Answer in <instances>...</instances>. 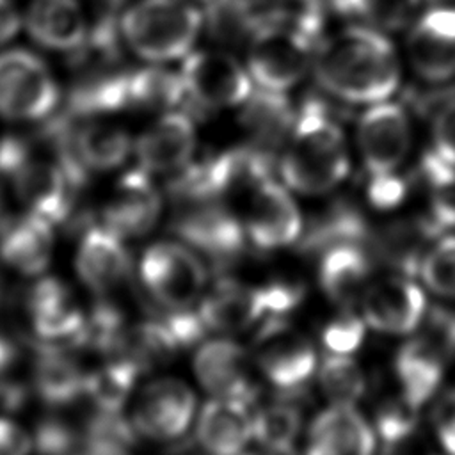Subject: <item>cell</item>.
<instances>
[{
	"instance_id": "1",
	"label": "cell",
	"mask_w": 455,
	"mask_h": 455,
	"mask_svg": "<svg viewBox=\"0 0 455 455\" xmlns=\"http://www.w3.org/2000/svg\"><path fill=\"white\" fill-rule=\"evenodd\" d=\"M313 69L320 85L352 103L387 100L400 82V62L387 37L373 28L347 27L318 48Z\"/></svg>"
},
{
	"instance_id": "2",
	"label": "cell",
	"mask_w": 455,
	"mask_h": 455,
	"mask_svg": "<svg viewBox=\"0 0 455 455\" xmlns=\"http://www.w3.org/2000/svg\"><path fill=\"white\" fill-rule=\"evenodd\" d=\"M348 171V148L338 123L315 105L302 108L281 156L284 185L304 196H320L336 188Z\"/></svg>"
},
{
	"instance_id": "3",
	"label": "cell",
	"mask_w": 455,
	"mask_h": 455,
	"mask_svg": "<svg viewBox=\"0 0 455 455\" xmlns=\"http://www.w3.org/2000/svg\"><path fill=\"white\" fill-rule=\"evenodd\" d=\"M201 12L187 0H137L121 18V34L144 60L169 62L192 52Z\"/></svg>"
},
{
	"instance_id": "4",
	"label": "cell",
	"mask_w": 455,
	"mask_h": 455,
	"mask_svg": "<svg viewBox=\"0 0 455 455\" xmlns=\"http://www.w3.org/2000/svg\"><path fill=\"white\" fill-rule=\"evenodd\" d=\"M309 30L311 25L306 21L259 25L247 50V71L252 82L277 92L297 85L315 59Z\"/></svg>"
},
{
	"instance_id": "5",
	"label": "cell",
	"mask_w": 455,
	"mask_h": 455,
	"mask_svg": "<svg viewBox=\"0 0 455 455\" xmlns=\"http://www.w3.org/2000/svg\"><path fill=\"white\" fill-rule=\"evenodd\" d=\"M59 101V84L39 55L25 48L0 52V117L14 123L46 121Z\"/></svg>"
},
{
	"instance_id": "6",
	"label": "cell",
	"mask_w": 455,
	"mask_h": 455,
	"mask_svg": "<svg viewBox=\"0 0 455 455\" xmlns=\"http://www.w3.org/2000/svg\"><path fill=\"white\" fill-rule=\"evenodd\" d=\"M140 279L149 295L165 309H192L206 288L201 258L180 242L149 245L139 263Z\"/></svg>"
},
{
	"instance_id": "7",
	"label": "cell",
	"mask_w": 455,
	"mask_h": 455,
	"mask_svg": "<svg viewBox=\"0 0 455 455\" xmlns=\"http://www.w3.org/2000/svg\"><path fill=\"white\" fill-rule=\"evenodd\" d=\"M252 361L281 389L307 382L316 368V352L306 334L281 318L267 320L252 338Z\"/></svg>"
},
{
	"instance_id": "8",
	"label": "cell",
	"mask_w": 455,
	"mask_h": 455,
	"mask_svg": "<svg viewBox=\"0 0 455 455\" xmlns=\"http://www.w3.org/2000/svg\"><path fill=\"white\" fill-rule=\"evenodd\" d=\"M180 76L185 92L212 108L242 105L254 91L249 71L235 57L217 50L187 53Z\"/></svg>"
},
{
	"instance_id": "9",
	"label": "cell",
	"mask_w": 455,
	"mask_h": 455,
	"mask_svg": "<svg viewBox=\"0 0 455 455\" xmlns=\"http://www.w3.org/2000/svg\"><path fill=\"white\" fill-rule=\"evenodd\" d=\"M194 412V391L180 379L162 377L148 382L137 393L132 427L148 439L172 441L187 432Z\"/></svg>"
},
{
	"instance_id": "10",
	"label": "cell",
	"mask_w": 455,
	"mask_h": 455,
	"mask_svg": "<svg viewBox=\"0 0 455 455\" xmlns=\"http://www.w3.org/2000/svg\"><path fill=\"white\" fill-rule=\"evenodd\" d=\"M411 121L393 101L371 103L357 123V146L370 174L395 172L409 155Z\"/></svg>"
},
{
	"instance_id": "11",
	"label": "cell",
	"mask_w": 455,
	"mask_h": 455,
	"mask_svg": "<svg viewBox=\"0 0 455 455\" xmlns=\"http://www.w3.org/2000/svg\"><path fill=\"white\" fill-rule=\"evenodd\" d=\"M172 231L212 258L231 261L245 247V228L220 201L187 203L172 219Z\"/></svg>"
},
{
	"instance_id": "12",
	"label": "cell",
	"mask_w": 455,
	"mask_h": 455,
	"mask_svg": "<svg viewBox=\"0 0 455 455\" xmlns=\"http://www.w3.org/2000/svg\"><path fill=\"white\" fill-rule=\"evenodd\" d=\"M25 315L43 347H66L84 339L87 320L71 291L57 279L39 277L32 284L25 299Z\"/></svg>"
},
{
	"instance_id": "13",
	"label": "cell",
	"mask_w": 455,
	"mask_h": 455,
	"mask_svg": "<svg viewBox=\"0 0 455 455\" xmlns=\"http://www.w3.org/2000/svg\"><path fill=\"white\" fill-rule=\"evenodd\" d=\"M407 59L427 82L455 76V7H432L414 20L407 34Z\"/></svg>"
},
{
	"instance_id": "14",
	"label": "cell",
	"mask_w": 455,
	"mask_h": 455,
	"mask_svg": "<svg viewBox=\"0 0 455 455\" xmlns=\"http://www.w3.org/2000/svg\"><path fill=\"white\" fill-rule=\"evenodd\" d=\"M75 270L92 293L105 297L117 291L132 274L124 238L105 224L87 228L76 247Z\"/></svg>"
},
{
	"instance_id": "15",
	"label": "cell",
	"mask_w": 455,
	"mask_h": 455,
	"mask_svg": "<svg viewBox=\"0 0 455 455\" xmlns=\"http://www.w3.org/2000/svg\"><path fill=\"white\" fill-rule=\"evenodd\" d=\"M366 325L386 334H409L427 315V299L419 284L402 274L370 284L361 299Z\"/></svg>"
},
{
	"instance_id": "16",
	"label": "cell",
	"mask_w": 455,
	"mask_h": 455,
	"mask_svg": "<svg viewBox=\"0 0 455 455\" xmlns=\"http://www.w3.org/2000/svg\"><path fill=\"white\" fill-rule=\"evenodd\" d=\"M302 217L286 188L272 180L249 194L245 233L259 249H281L299 240Z\"/></svg>"
},
{
	"instance_id": "17",
	"label": "cell",
	"mask_w": 455,
	"mask_h": 455,
	"mask_svg": "<svg viewBox=\"0 0 455 455\" xmlns=\"http://www.w3.org/2000/svg\"><path fill=\"white\" fill-rule=\"evenodd\" d=\"M162 213V196L144 169L123 174L103 206V224L123 238L148 235Z\"/></svg>"
},
{
	"instance_id": "18",
	"label": "cell",
	"mask_w": 455,
	"mask_h": 455,
	"mask_svg": "<svg viewBox=\"0 0 455 455\" xmlns=\"http://www.w3.org/2000/svg\"><path fill=\"white\" fill-rule=\"evenodd\" d=\"M252 355L233 339L204 341L194 355V371L199 384L219 398L249 400L252 395Z\"/></svg>"
},
{
	"instance_id": "19",
	"label": "cell",
	"mask_w": 455,
	"mask_h": 455,
	"mask_svg": "<svg viewBox=\"0 0 455 455\" xmlns=\"http://www.w3.org/2000/svg\"><path fill=\"white\" fill-rule=\"evenodd\" d=\"M53 224L36 213L4 219L0 224V261L23 277H41L55 249Z\"/></svg>"
},
{
	"instance_id": "20",
	"label": "cell",
	"mask_w": 455,
	"mask_h": 455,
	"mask_svg": "<svg viewBox=\"0 0 455 455\" xmlns=\"http://www.w3.org/2000/svg\"><path fill=\"white\" fill-rule=\"evenodd\" d=\"M196 126L183 112L169 110L148 126L135 142L139 167L149 174L183 169L196 149Z\"/></svg>"
},
{
	"instance_id": "21",
	"label": "cell",
	"mask_w": 455,
	"mask_h": 455,
	"mask_svg": "<svg viewBox=\"0 0 455 455\" xmlns=\"http://www.w3.org/2000/svg\"><path fill=\"white\" fill-rule=\"evenodd\" d=\"M375 432L354 405H332L311 423L306 455H373Z\"/></svg>"
},
{
	"instance_id": "22",
	"label": "cell",
	"mask_w": 455,
	"mask_h": 455,
	"mask_svg": "<svg viewBox=\"0 0 455 455\" xmlns=\"http://www.w3.org/2000/svg\"><path fill=\"white\" fill-rule=\"evenodd\" d=\"M197 313L208 331L240 332L259 322L268 304L263 286L222 279L201 297Z\"/></svg>"
},
{
	"instance_id": "23",
	"label": "cell",
	"mask_w": 455,
	"mask_h": 455,
	"mask_svg": "<svg viewBox=\"0 0 455 455\" xmlns=\"http://www.w3.org/2000/svg\"><path fill=\"white\" fill-rule=\"evenodd\" d=\"M28 36L53 52H76L89 34V23L78 0H32L23 16Z\"/></svg>"
},
{
	"instance_id": "24",
	"label": "cell",
	"mask_w": 455,
	"mask_h": 455,
	"mask_svg": "<svg viewBox=\"0 0 455 455\" xmlns=\"http://www.w3.org/2000/svg\"><path fill=\"white\" fill-rule=\"evenodd\" d=\"M437 236L441 235L432 222L421 215L386 222L368 235V243L373 258L402 275H412L418 272L425 251Z\"/></svg>"
},
{
	"instance_id": "25",
	"label": "cell",
	"mask_w": 455,
	"mask_h": 455,
	"mask_svg": "<svg viewBox=\"0 0 455 455\" xmlns=\"http://www.w3.org/2000/svg\"><path fill=\"white\" fill-rule=\"evenodd\" d=\"M197 441L208 455H240L252 437L247 402L213 396L197 416Z\"/></svg>"
},
{
	"instance_id": "26",
	"label": "cell",
	"mask_w": 455,
	"mask_h": 455,
	"mask_svg": "<svg viewBox=\"0 0 455 455\" xmlns=\"http://www.w3.org/2000/svg\"><path fill=\"white\" fill-rule=\"evenodd\" d=\"M68 121V142L76 165L87 172H105L123 165L132 151V139L117 124L89 119Z\"/></svg>"
},
{
	"instance_id": "27",
	"label": "cell",
	"mask_w": 455,
	"mask_h": 455,
	"mask_svg": "<svg viewBox=\"0 0 455 455\" xmlns=\"http://www.w3.org/2000/svg\"><path fill=\"white\" fill-rule=\"evenodd\" d=\"M370 256L357 243H343L322 252L318 283L331 302L352 309L370 286Z\"/></svg>"
},
{
	"instance_id": "28",
	"label": "cell",
	"mask_w": 455,
	"mask_h": 455,
	"mask_svg": "<svg viewBox=\"0 0 455 455\" xmlns=\"http://www.w3.org/2000/svg\"><path fill=\"white\" fill-rule=\"evenodd\" d=\"M444 364L446 359L437 350L419 336H414L396 354L395 371L400 382V393L416 407H421L437 391Z\"/></svg>"
},
{
	"instance_id": "29",
	"label": "cell",
	"mask_w": 455,
	"mask_h": 455,
	"mask_svg": "<svg viewBox=\"0 0 455 455\" xmlns=\"http://www.w3.org/2000/svg\"><path fill=\"white\" fill-rule=\"evenodd\" d=\"M368 224L359 210L347 203H338L315 217L299 236L300 249L306 252H325L343 243H357L368 240Z\"/></svg>"
},
{
	"instance_id": "30",
	"label": "cell",
	"mask_w": 455,
	"mask_h": 455,
	"mask_svg": "<svg viewBox=\"0 0 455 455\" xmlns=\"http://www.w3.org/2000/svg\"><path fill=\"white\" fill-rule=\"evenodd\" d=\"M36 368L37 387L44 400L68 403L85 393L87 373L64 347H44Z\"/></svg>"
},
{
	"instance_id": "31",
	"label": "cell",
	"mask_w": 455,
	"mask_h": 455,
	"mask_svg": "<svg viewBox=\"0 0 455 455\" xmlns=\"http://www.w3.org/2000/svg\"><path fill=\"white\" fill-rule=\"evenodd\" d=\"M290 103L283 92L261 89L245 100L242 123L245 130L261 144H275L288 139L295 117L290 112Z\"/></svg>"
},
{
	"instance_id": "32",
	"label": "cell",
	"mask_w": 455,
	"mask_h": 455,
	"mask_svg": "<svg viewBox=\"0 0 455 455\" xmlns=\"http://www.w3.org/2000/svg\"><path fill=\"white\" fill-rule=\"evenodd\" d=\"M300 428V411L284 402L265 405L252 416V437L274 455H293Z\"/></svg>"
},
{
	"instance_id": "33",
	"label": "cell",
	"mask_w": 455,
	"mask_h": 455,
	"mask_svg": "<svg viewBox=\"0 0 455 455\" xmlns=\"http://www.w3.org/2000/svg\"><path fill=\"white\" fill-rule=\"evenodd\" d=\"M318 382L332 405H354L366 389L363 370L348 354L329 352L318 366Z\"/></svg>"
},
{
	"instance_id": "34",
	"label": "cell",
	"mask_w": 455,
	"mask_h": 455,
	"mask_svg": "<svg viewBox=\"0 0 455 455\" xmlns=\"http://www.w3.org/2000/svg\"><path fill=\"white\" fill-rule=\"evenodd\" d=\"M185 94L180 75L162 68H148L126 75V101L137 107L171 108Z\"/></svg>"
},
{
	"instance_id": "35",
	"label": "cell",
	"mask_w": 455,
	"mask_h": 455,
	"mask_svg": "<svg viewBox=\"0 0 455 455\" xmlns=\"http://www.w3.org/2000/svg\"><path fill=\"white\" fill-rule=\"evenodd\" d=\"M418 274L432 293L455 299V235H443L428 245Z\"/></svg>"
},
{
	"instance_id": "36",
	"label": "cell",
	"mask_w": 455,
	"mask_h": 455,
	"mask_svg": "<svg viewBox=\"0 0 455 455\" xmlns=\"http://www.w3.org/2000/svg\"><path fill=\"white\" fill-rule=\"evenodd\" d=\"M419 0H334L339 11L368 20L373 28L396 30L414 14Z\"/></svg>"
},
{
	"instance_id": "37",
	"label": "cell",
	"mask_w": 455,
	"mask_h": 455,
	"mask_svg": "<svg viewBox=\"0 0 455 455\" xmlns=\"http://www.w3.org/2000/svg\"><path fill=\"white\" fill-rule=\"evenodd\" d=\"M418 411L402 393L396 398H387L375 414V432L387 444L396 446L405 443L416 428Z\"/></svg>"
},
{
	"instance_id": "38",
	"label": "cell",
	"mask_w": 455,
	"mask_h": 455,
	"mask_svg": "<svg viewBox=\"0 0 455 455\" xmlns=\"http://www.w3.org/2000/svg\"><path fill=\"white\" fill-rule=\"evenodd\" d=\"M364 318L352 313V309H343L323 327L322 341L329 352L350 355L361 347L364 339Z\"/></svg>"
},
{
	"instance_id": "39",
	"label": "cell",
	"mask_w": 455,
	"mask_h": 455,
	"mask_svg": "<svg viewBox=\"0 0 455 455\" xmlns=\"http://www.w3.org/2000/svg\"><path fill=\"white\" fill-rule=\"evenodd\" d=\"M370 176L368 199L371 206L377 210H393L403 201L407 187L400 176L395 172H380Z\"/></svg>"
},
{
	"instance_id": "40",
	"label": "cell",
	"mask_w": 455,
	"mask_h": 455,
	"mask_svg": "<svg viewBox=\"0 0 455 455\" xmlns=\"http://www.w3.org/2000/svg\"><path fill=\"white\" fill-rule=\"evenodd\" d=\"M434 153L455 165V101L446 103L432 123Z\"/></svg>"
},
{
	"instance_id": "41",
	"label": "cell",
	"mask_w": 455,
	"mask_h": 455,
	"mask_svg": "<svg viewBox=\"0 0 455 455\" xmlns=\"http://www.w3.org/2000/svg\"><path fill=\"white\" fill-rule=\"evenodd\" d=\"M435 434L448 455H455V389L446 393L434 412Z\"/></svg>"
},
{
	"instance_id": "42",
	"label": "cell",
	"mask_w": 455,
	"mask_h": 455,
	"mask_svg": "<svg viewBox=\"0 0 455 455\" xmlns=\"http://www.w3.org/2000/svg\"><path fill=\"white\" fill-rule=\"evenodd\" d=\"M32 448V435L12 419L0 416V455H28Z\"/></svg>"
},
{
	"instance_id": "43",
	"label": "cell",
	"mask_w": 455,
	"mask_h": 455,
	"mask_svg": "<svg viewBox=\"0 0 455 455\" xmlns=\"http://www.w3.org/2000/svg\"><path fill=\"white\" fill-rule=\"evenodd\" d=\"M23 16L14 0H0V44L9 43L21 28Z\"/></svg>"
},
{
	"instance_id": "44",
	"label": "cell",
	"mask_w": 455,
	"mask_h": 455,
	"mask_svg": "<svg viewBox=\"0 0 455 455\" xmlns=\"http://www.w3.org/2000/svg\"><path fill=\"white\" fill-rule=\"evenodd\" d=\"M16 359H18L16 345L11 339L0 336V382L5 377V373L12 370Z\"/></svg>"
},
{
	"instance_id": "45",
	"label": "cell",
	"mask_w": 455,
	"mask_h": 455,
	"mask_svg": "<svg viewBox=\"0 0 455 455\" xmlns=\"http://www.w3.org/2000/svg\"><path fill=\"white\" fill-rule=\"evenodd\" d=\"M4 222V201H2V192H0V224Z\"/></svg>"
},
{
	"instance_id": "46",
	"label": "cell",
	"mask_w": 455,
	"mask_h": 455,
	"mask_svg": "<svg viewBox=\"0 0 455 455\" xmlns=\"http://www.w3.org/2000/svg\"><path fill=\"white\" fill-rule=\"evenodd\" d=\"M240 455H274V453H270V451H263V453H259V451H252V453H240Z\"/></svg>"
},
{
	"instance_id": "47",
	"label": "cell",
	"mask_w": 455,
	"mask_h": 455,
	"mask_svg": "<svg viewBox=\"0 0 455 455\" xmlns=\"http://www.w3.org/2000/svg\"><path fill=\"white\" fill-rule=\"evenodd\" d=\"M187 2H192V4H196V2H208V0H187Z\"/></svg>"
}]
</instances>
